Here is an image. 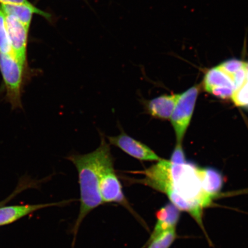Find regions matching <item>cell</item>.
<instances>
[{
    "mask_svg": "<svg viewBox=\"0 0 248 248\" xmlns=\"http://www.w3.org/2000/svg\"><path fill=\"white\" fill-rule=\"evenodd\" d=\"M83 1H86H86H87V0H83Z\"/></svg>",
    "mask_w": 248,
    "mask_h": 248,
    "instance_id": "cell-19",
    "label": "cell"
},
{
    "mask_svg": "<svg viewBox=\"0 0 248 248\" xmlns=\"http://www.w3.org/2000/svg\"><path fill=\"white\" fill-rule=\"evenodd\" d=\"M181 94L163 95L144 102L145 110L152 117L161 120L170 119Z\"/></svg>",
    "mask_w": 248,
    "mask_h": 248,
    "instance_id": "cell-9",
    "label": "cell"
},
{
    "mask_svg": "<svg viewBox=\"0 0 248 248\" xmlns=\"http://www.w3.org/2000/svg\"><path fill=\"white\" fill-rule=\"evenodd\" d=\"M203 82L206 92L220 98H232L235 91L231 78L218 65L207 71Z\"/></svg>",
    "mask_w": 248,
    "mask_h": 248,
    "instance_id": "cell-6",
    "label": "cell"
},
{
    "mask_svg": "<svg viewBox=\"0 0 248 248\" xmlns=\"http://www.w3.org/2000/svg\"><path fill=\"white\" fill-rule=\"evenodd\" d=\"M5 25L16 60L27 67L26 47L29 30L12 15H5Z\"/></svg>",
    "mask_w": 248,
    "mask_h": 248,
    "instance_id": "cell-7",
    "label": "cell"
},
{
    "mask_svg": "<svg viewBox=\"0 0 248 248\" xmlns=\"http://www.w3.org/2000/svg\"><path fill=\"white\" fill-rule=\"evenodd\" d=\"M100 191L103 203L120 204L129 211L136 218L141 221L124 193L119 176L114 168V159L110 154L105 160L100 173Z\"/></svg>",
    "mask_w": 248,
    "mask_h": 248,
    "instance_id": "cell-3",
    "label": "cell"
},
{
    "mask_svg": "<svg viewBox=\"0 0 248 248\" xmlns=\"http://www.w3.org/2000/svg\"><path fill=\"white\" fill-rule=\"evenodd\" d=\"M73 200L63 201L59 202L33 204L21 206H9L0 208V225H7L29 214L45 207L64 206Z\"/></svg>",
    "mask_w": 248,
    "mask_h": 248,
    "instance_id": "cell-10",
    "label": "cell"
},
{
    "mask_svg": "<svg viewBox=\"0 0 248 248\" xmlns=\"http://www.w3.org/2000/svg\"><path fill=\"white\" fill-rule=\"evenodd\" d=\"M247 65L248 62L233 58L222 62L218 66L231 78L236 91L246 79Z\"/></svg>",
    "mask_w": 248,
    "mask_h": 248,
    "instance_id": "cell-12",
    "label": "cell"
},
{
    "mask_svg": "<svg viewBox=\"0 0 248 248\" xmlns=\"http://www.w3.org/2000/svg\"><path fill=\"white\" fill-rule=\"evenodd\" d=\"M199 93V87L195 86L182 94L173 110L170 119L174 128L177 143H182L190 124Z\"/></svg>",
    "mask_w": 248,
    "mask_h": 248,
    "instance_id": "cell-4",
    "label": "cell"
},
{
    "mask_svg": "<svg viewBox=\"0 0 248 248\" xmlns=\"http://www.w3.org/2000/svg\"><path fill=\"white\" fill-rule=\"evenodd\" d=\"M232 99L236 106L248 108V62L246 79L240 88L235 91Z\"/></svg>",
    "mask_w": 248,
    "mask_h": 248,
    "instance_id": "cell-16",
    "label": "cell"
},
{
    "mask_svg": "<svg viewBox=\"0 0 248 248\" xmlns=\"http://www.w3.org/2000/svg\"><path fill=\"white\" fill-rule=\"evenodd\" d=\"M170 161L174 164H182L186 162L181 143L176 144Z\"/></svg>",
    "mask_w": 248,
    "mask_h": 248,
    "instance_id": "cell-17",
    "label": "cell"
},
{
    "mask_svg": "<svg viewBox=\"0 0 248 248\" xmlns=\"http://www.w3.org/2000/svg\"><path fill=\"white\" fill-rule=\"evenodd\" d=\"M176 237H177V234H176V228L170 229L155 238L145 247H148L147 248H170L176 240Z\"/></svg>",
    "mask_w": 248,
    "mask_h": 248,
    "instance_id": "cell-14",
    "label": "cell"
},
{
    "mask_svg": "<svg viewBox=\"0 0 248 248\" xmlns=\"http://www.w3.org/2000/svg\"><path fill=\"white\" fill-rule=\"evenodd\" d=\"M101 138L100 146L92 153L73 154L67 157L76 167L80 188V209L73 229V248L75 247L80 226L86 216L104 204L100 191V173L102 164L111 154L109 144L103 136Z\"/></svg>",
    "mask_w": 248,
    "mask_h": 248,
    "instance_id": "cell-2",
    "label": "cell"
},
{
    "mask_svg": "<svg viewBox=\"0 0 248 248\" xmlns=\"http://www.w3.org/2000/svg\"><path fill=\"white\" fill-rule=\"evenodd\" d=\"M0 53L11 56L15 59L5 25V15L0 10Z\"/></svg>",
    "mask_w": 248,
    "mask_h": 248,
    "instance_id": "cell-15",
    "label": "cell"
},
{
    "mask_svg": "<svg viewBox=\"0 0 248 248\" xmlns=\"http://www.w3.org/2000/svg\"><path fill=\"white\" fill-rule=\"evenodd\" d=\"M108 139L110 144L120 148L135 159L148 162H158L161 159L147 145L127 135L125 132L122 131L116 136H108Z\"/></svg>",
    "mask_w": 248,
    "mask_h": 248,
    "instance_id": "cell-5",
    "label": "cell"
},
{
    "mask_svg": "<svg viewBox=\"0 0 248 248\" xmlns=\"http://www.w3.org/2000/svg\"><path fill=\"white\" fill-rule=\"evenodd\" d=\"M0 10L6 15H12L22 23L27 30H29L33 14L44 17L46 19L52 22V15L40 10L34 5L2 4L0 6Z\"/></svg>",
    "mask_w": 248,
    "mask_h": 248,
    "instance_id": "cell-11",
    "label": "cell"
},
{
    "mask_svg": "<svg viewBox=\"0 0 248 248\" xmlns=\"http://www.w3.org/2000/svg\"><path fill=\"white\" fill-rule=\"evenodd\" d=\"M200 173L204 190L216 198L224 184L221 173L213 168H200Z\"/></svg>",
    "mask_w": 248,
    "mask_h": 248,
    "instance_id": "cell-13",
    "label": "cell"
},
{
    "mask_svg": "<svg viewBox=\"0 0 248 248\" xmlns=\"http://www.w3.org/2000/svg\"><path fill=\"white\" fill-rule=\"evenodd\" d=\"M0 2L2 4L33 5L28 0H0Z\"/></svg>",
    "mask_w": 248,
    "mask_h": 248,
    "instance_id": "cell-18",
    "label": "cell"
},
{
    "mask_svg": "<svg viewBox=\"0 0 248 248\" xmlns=\"http://www.w3.org/2000/svg\"><path fill=\"white\" fill-rule=\"evenodd\" d=\"M142 172L143 179L128 178L126 181L146 185L165 194L170 203L181 212L188 213L204 229L203 210L216 198L204 190L200 167L190 163L174 164L161 159Z\"/></svg>",
    "mask_w": 248,
    "mask_h": 248,
    "instance_id": "cell-1",
    "label": "cell"
},
{
    "mask_svg": "<svg viewBox=\"0 0 248 248\" xmlns=\"http://www.w3.org/2000/svg\"><path fill=\"white\" fill-rule=\"evenodd\" d=\"M181 211L172 203L166 204L156 213V223L144 248L148 243L163 232L176 228L179 221Z\"/></svg>",
    "mask_w": 248,
    "mask_h": 248,
    "instance_id": "cell-8",
    "label": "cell"
}]
</instances>
